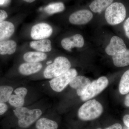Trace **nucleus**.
<instances>
[{"instance_id":"obj_1","label":"nucleus","mask_w":129,"mask_h":129,"mask_svg":"<svg viewBox=\"0 0 129 129\" xmlns=\"http://www.w3.org/2000/svg\"><path fill=\"white\" fill-rule=\"evenodd\" d=\"M14 113L18 119L19 126L25 128L38 120L42 112L39 109H30L25 107H21L16 108Z\"/></svg>"},{"instance_id":"obj_2","label":"nucleus","mask_w":129,"mask_h":129,"mask_svg":"<svg viewBox=\"0 0 129 129\" xmlns=\"http://www.w3.org/2000/svg\"><path fill=\"white\" fill-rule=\"evenodd\" d=\"M103 111L101 104L93 99L86 102L80 108L78 116L80 119L84 121L94 120L100 117Z\"/></svg>"},{"instance_id":"obj_3","label":"nucleus","mask_w":129,"mask_h":129,"mask_svg":"<svg viewBox=\"0 0 129 129\" xmlns=\"http://www.w3.org/2000/svg\"><path fill=\"white\" fill-rule=\"evenodd\" d=\"M71 67V63L67 57H58L46 67L44 72V77L47 79L55 78L69 70Z\"/></svg>"},{"instance_id":"obj_4","label":"nucleus","mask_w":129,"mask_h":129,"mask_svg":"<svg viewBox=\"0 0 129 129\" xmlns=\"http://www.w3.org/2000/svg\"><path fill=\"white\" fill-rule=\"evenodd\" d=\"M126 16V10L123 4L120 2L113 3L105 11L104 17L107 22L115 25L122 22Z\"/></svg>"},{"instance_id":"obj_5","label":"nucleus","mask_w":129,"mask_h":129,"mask_svg":"<svg viewBox=\"0 0 129 129\" xmlns=\"http://www.w3.org/2000/svg\"><path fill=\"white\" fill-rule=\"evenodd\" d=\"M108 83V79L106 76H102L93 81L88 86L84 94L80 96L81 99L85 101L93 98L101 92Z\"/></svg>"},{"instance_id":"obj_6","label":"nucleus","mask_w":129,"mask_h":129,"mask_svg":"<svg viewBox=\"0 0 129 129\" xmlns=\"http://www.w3.org/2000/svg\"><path fill=\"white\" fill-rule=\"evenodd\" d=\"M78 73L75 69H70L64 73L53 78L50 81V85L54 91L60 92L65 89L71 81L77 76Z\"/></svg>"},{"instance_id":"obj_7","label":"nucleus","mask_w":129,"mask_h":129,"mask_svg":"<svg viewBox=\"0 0 129 129\" xmlns=\"http://www.w3.org/2000/svg\"><path fill=\"white\" fill-rule=\"evenodd\" d=\"M53 29L51 26L45 23L37 24L31 28L30 36L33 39L41 40L46 39L51 35Z\"/></svg>"},{"instance_id":"obj_8","label":"nucleus","mask_w":129,"mask_h":129,"mask_svg":"<svg viewBox=\"0 0 129 129\" xmlns=\"http://www.w3.org/2000/svg\"><path fill=\"white\" fill-rule=\"evenodd\" d=\"M92 13L88 9H81L72 13L70 16L69 21L74 25H81L86 24L92 20Z\"/></svg>"},{"instance_id":"obj_9","label":"nucleus","mask_w":129,"mask_h":129,"mask_svg":"<svg viewBox=\"0 0 129 129\" xmlns=\"http://www.w3.org/2000/svg\"><path fill=\"white\" fill-rule=\"evenodd\" d=\"M127 50V47L123 40L118 36H114L111 38L105 51L109 55L113 56L116 53L123 52Z\"/></svg>"},{"instance_id":"obj_10","label":"nucleus","mask_w":129,"mask_h":129,"mask_svg":"<svg viewBox=\"0 0 129 129\" xmlns=\"http://www.w3.org/2000/svg\"><path fill=\"white\" fill-rule=\"evenodd\" d=\"M61 43L63 49L69 51H71L72 49L74 47H83L84 44V41L81 35L77 34L72 37L63 39Z\"/></svg>"},{"instance_id":"obj_11","label":"nucleus","mask_w":129,"mask_h":129,"mask_svg":"<svg viewBox=\"0 0 129 129\" xmlns=\"http://www.w3.org/2000/svg\"><path fill=\"white\" fill-rule=\"evenodd\" d=\"M15 94H12L8 102L9 104L16 108L23 107L25 102V97L28 90L24 87H19L14 91Z\"/></svg>"},{"instance_id":"obj_12","label":"nucleus","mask_w":129,"mask_h":129,"mask_svg":"<svg viewBox=\"0 0 129 129\" xmlns=\"http://www.w3.org/2000/svg\"><path fill=\"white\" fill-rule=\"evenodd\" d=\"M91 83L89 79L85 76H78L71 81L69 85L71 88L76 90L78 95L81 96L84 94Z\"/></svg>"},{"instance_id":"obj_13","label":"nucleus","mask_w":129,"mask_h":129,"mask_svg":"<svg viewBox=\"0 0 129 129\" xmlns=\"http://www.w3.org/2000/svg\"><path fill=\"white\" fill-rule=\"evenodd\" d=\"M42 65L40 62H28L22 63L19 67V73L23 75H30L40 72Z\"/></svg>"},{"instance_id":"obj_14","label":"nucleus","mask_w":129,"mask_h":129,"mask_svg":"<svg viewBox=\"0 0 129 129\" xmlns=\"http://www.w3.org/2000/svg\"><path fill=\"white\" fill-rule=\"evenodd\" d=\"M15 31L13 23L4 21L0 23V42L6 40L11 37Z\"/></svg>"},{"instance_id":"obj_15","label":"nucleus","mask_w":129,"mask_h":129,"mask_svg":"<svg viewBox=\"0 0 129 129\" xmlns=\"http://www.w3.org/2000/svg\"><path fill=\"white\" fill-rule=\"evenodd\" d=\"M29 45L33 49L44 53L50 51L52 48L51 41L46 39L31 41Z\"/></svg>"},{"instance_id":"obj_16","label":"nucleus","mask_w":129,"mask_h":129,"mask_svg":"<svg viewBox=\"0 0 129 129\" xmlns=\"http://www.w3.org/2000/svg\"><path fill=\"white\" fill-rule=\"evenodd\" d=\"M114 64L115 67H123L129 65V50L123 52L117 53L112 56Z\"/></svg>"},{"instance_id":"obj_17","label":"nucleus","mask_w":129,"mask_h":129,"mask_svg":"<svg viewBox=\"0 0 129 129\" xmlns=\"http://www.w3.org/2000/svg\"><path fill=\"white\" fill-rule=\"evenodd\" d=\"M17 45L15 41L12 40H6L0 42V55H11L16 51Z\"/></svg>"},{"instance_id":"obj_18","label":"nucleus","mask_w":129,"mask_h":129,"mask_svg":"<svg viewBox=\"0 0 129 129\" xmlns=\"http://www.w3.org/2000/svg\"><path fill=\"white\" fill-rule=\"evenodd\" d=\"M113 0H94L89 5L90 9L95 13H101L113 3Z\"/></svg>"},{"instance_id":"obj_19","label":"nucleus","mask_w":129,"mask_h":129,"mask_svg":"<svg viewBox=\"0 0 129 129\" xmlns=\"http://www.w3.org/2000/svg\"><path fill=\"white\" fill-rule=\"evenodd\" d=\"M24 60L28 62H39L46 60L47 55L45 53L40 52L29 51L24 55Z\"/></svg>"},{"instance_id":"obj_20","label":"nucleus","mask_w":129,"mask_h":129,"mask_svg":"<svg viewBox=\"0 0 129 129\" xmlns=\"http://www.w3.org/2000/svg\"><path fill=\"white\" fill-rule=\"evenodd\" d=\"M57 122L46 118H42L38 119L36 124V129H57Z\"/></svg>"},{"instance_id":"obj_21","label":"nucleus","mask_w":129,"mask_h":129,"mask_svg":"<svg viewBox=\"0 0 129 129\" xmlns=\"http://www.w3.org/2000/svg\"><path fill=\"white\" fill-rule=\"evenodd\" d=\"M119 91L122 95L126 94L129 92V69L125 72L121 77Z\"/></svg>"},{"instance_id":"obj_22","label":"nucleus","mask_w":129,"mask_h":129,"mask_svg":"<svg viewBox=\"0 0 129 129\" xmlns=\"http://www.w3.org/2000/svg\"><path fill=\"white\" fill-rule=\"evenodd\" d=\"M65 8L62 2H56L47 5L44 8V11L48 14H52L63 11Z\"/></svg>"},{"instance_id":"obj_23","label":"nucleus","mask_w":129,"mask_h":129,"mask_svg":"<svg viewBox=\"0 0 129 129\" xmlns=\"http://www.w3.org/2000/svg\"><path fill=\"white\" fill-rule=\"evenodd\" d=\"M13 90V88L12 86H0V103H5L8 101Z\"/></svg>"},{"instance_id":"obj_24","label":"nucleus","mask_w":129,"mask_h":129,"mask_svg":"<svg viewBox=\"0 0 129 129\" xmlns=\"http://www.w3.org/2000/svg\"><path fill=\"white\" fill-rule=\"evenodd\" d=\"M123 28L126 36L129 39V17L125 21L123 24Z\"/></svg>"},{"instance_id":"obj_25","label":"nucleus","mask_w":129,"mask_h":129,"mask_svg":"<svg viewBox=\"0 0 129 129\" xmlns=\"http://www.w3.org/2000/svg\"><path fill=\"white\" fill-rule=\"evenodd\" d=\"M8 109V107L5 103H0V115H3Z\"/></svg>"},{"instance_id":"obj_26","label":"nucleus","mask_w":129,"mask_h":129,"mask_svg":"<svg viewBox=\"0 0 129 129\" xmlns=\"http://www.w3.org/2000/svg\"><path fill=\"white\" fill-rule=\"evenodd\" d=\"M8 14L6 11L3 10H0V23L5 21L8 17Z\"/></svg>"},{"instance_id":"obj_27","label":"nucleus","mask_w":129,"mask_h":129,"mask_svg":"<svg viewBox=\"0 0 129 129\" xmlns=\"http://www.w3.org/2000/svg\"><path fill=\"white\" fill-rule=\"evenodd\" d=\"M105 129H122V125L119 123H115Z\"/></svg>"},{"instance_id":"obj_28","label":"nucleus","mask_w":129,"mask_h":129,"mask_svg":"<svg viewBox=\"0 0 129 129\" xmlns=\"http://www.w3.org/2000/svg\"><path fill=\"white\" fill-rule=\"evenodd\" d=\"M123 121L125 125L129 128V114L124 115L123 118Z\"/></svg>"},{"instance_id":"obj_29","label":"nucleus","mask_w":129,"mask_h":129,"mask_svg":"<svg viewBox=\"0 0 129 129\" xmlns=\"http://www.w3.org/2000/svg\"><path fill=\"white\" fill-rule=\"evenodd\" d=\"M124 104L127 107H129V94L125 96L124 100Z\"/></svg>"},{"instance_id":"obj_30","label":"nucleus","mask_w":129,"mask_h":129,"mask_svg":"<svg viewBox=\"0 0 129 129\" xmlns=\"http://www.w3.org/2000/svg\"><path fill=\"white\" fill-rule=\"evenodd\" d=\"M9 0H0V6L3 5L7 3Z\"/></svg>"},{"instance_id":"obj_31","label":"nucleus","mask_w":129,"mask_h":129,"mask_svg":"<svg viewBox=\"0 0 129 129\" xmlns=\"http://www.w3.org/2000/svg\"><path fill=\"white\" fill-rule=\"evenodd\" d=\"M23 1L26 2L31 3L34 2L36 0H23Z\"/></svg>"},{"instance_id":"obj_32","label":"nucleus","mask_w":129,"mask_h":129,"mask_svg":"<svg viewBox=\"0 0 129 129\" xmlns=\"http://www.w3.org/2000/svg\"><path fill=\"white\" fill-rule=\"evenodd\" d=\"M101 129V128H98V129Z\"/></svg>"}]
</instances>
